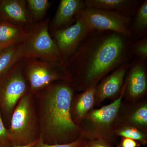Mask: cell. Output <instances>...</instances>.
Here are the masks:
<instances>
[{"label":"cell","instance_id":"4316f807","mask_svg":"<svg viewBox=\"0 0 147 147\" xmlns=\"http://www.w3.org/2000/svg\"><path fill=\"white\" fill-rule=\"evenodd\" d=\"M37 139L34 142L30 143V144H28L22 145V146H15L11 147H34L35 144L36 143Z\"/></svg>","mask_w":147,"mask_h":147},{"label":"cell","instance_id":"d6986e66","mask_svg":"<svg viewBox=\"0 0 147 147\" xmlns=\"http://www.w3.org/2000/svg\"><path fill=\"white\" fill-rule=\"evenodd\" d=\"M96 94V86H94L86 89L80 96L76 106V113L79 117H83L91 108Z\"/></svg>","mask_w":147,"mask_h":147},{"label":"cell","instance_id":"9c48e42d","mask_svg":"<svg viewBox=\"0 0 147 147\" xmlns=\"http://www.w3.org/2000/svg\"><path fill=\"white\" fill-rule=\"evenodd\" d=\"M0 21L16 24L27 31L34 24L25 0H2L0 4Z\"/></svg>","mask_w":147,"mask_h":147},{"label":"cell","instance_id":"f546056e","mask_svg":"<svg viewBox=\"0 0 147 147\" xmlns=\"http://www.w3.org/2000/svg\"><path fill=\"white\" fill-rule=\"evenodd\" d=\"M2 0H0V4H1V2Z\"/></svg>","mask_w":147,"mask_h":147},{"label":"cell","instance_id":"f1b7e54d","mask_svg":"<svg viewBox=\"0 0 147 147\" xmlns=\"http://www.w3.org/2000/svg\"><path fill=\"white\" fill-rule=\"evenodd\" d=\"M84 147H91L90 146V145H86L85 146H84Z\"/></svg>","mask_w":147,"mask_h":147},{"label":"cell","instance_id":"5bb4252c","mask_svg":"<svg viewBox=\"0 0 147 147\" xmlns=\"http://www.w3.org/2000/svg\"><path fill=\"white\" fill-rule=\"evenodd\" d=\"M125 90V84L118 98L109 105L93 111L90 114L91 118L96 122L103 124H107L111 122L115 117L119 110Z\"/></svg>","mask_w":147,"mask_h":147},{"label":"cell","instance_id":"e0dca14e","mask_svg":"<svg viewBox=\"0 0 147 147\" xmlns=\"http://www.w3.org/2000/svg\"><path fill=\"white\" fill-rule=\"evenodd\" d=\"M20 42L0 50V76L22 59Z\"/></svg>","mask_w":147,"mask_h":147},{"label":"cell","instance_id":"603a6c76","mask_svg":"<svg viewBox=\"0 0 147 147\" xmlns=\"http://www.w3.org/2000/svg\"><path fill=\"white\" fill-rule=\"evenodd\" d=\"M131 120L135 123L141 125L147 124V107L146 105L142 106L135 112L131 117Z\"/></svg>","mask_w":147,"mask_h":147},{"label":"cell","instance_id":"7c38bea8","mask_svg":"<svg viewBox=\"0 0 147 147\" xmlns=\"http://www.w3.org/2000/svg\"><path fill=\"white\" fill-rule=\"evenodd\" d=\"M141 1L137 0H86L85 6L116 11L131 17Z\"/></svg>","mask_w":147,"mask_h":147},{"label":"cell","instance_id":"44dd1931","mask_svg":"<svg viewBox=\"0 0 147 147\" xmlns=\"http://www.w3.org/2000/svg\"><path fill=\"white\" fill-rule=\"evenodd\" d=\"M86 145L80 139L67 144H48L44 142L42 137L40 136L34 147H84Z\"/></svg>","mask_w":147,"mask_h":147},{"label":"cell","instance_id":"ba28073f","mask_svg":"<svg viewBox=\"0 0 147 147\" xmlns=\"http://www.w3.org/2000/svg\"><path fill=\"white\" fill-rule=\"evenodd\" d=\"M91 30L82 19L76 18L70 26L52 32V38L60 53L63 64L75 53Z\"/></svg>","mask_w":147,"mask_h":147},{"label":"cell","instance_id":"5b68a950","mask_svg":"<svg viewBox=\"0 0 147 147\" xmlns=\"http://www.w3.org/2000/svg\"><path fill=\"white\" fill-rule=\"evenodd\" d=\"M24 59L0 76V112L9 118L19 100L29 92V85L23 70Z\"/></svg>","mask_w":147,"mask_h":147},{"label":"cell","instance_id":"ffe728a7","mask_svg":"<svg viewBox=\"0 0 147 147\" xmlns=\"http://www.w3.org/2000/svg\"><path fill=\"white\" fill-rule=\"evenodd\" d=\"M133 55L141 60L146 61L147 59V38L146 36L132 41Z\"/></svg>","mask_w":147,"mask_h":147},{"label":"cell","instance_id":"4fadbf2b","mask_svg":"<svg viewBox=\"0 0 147 147\" xmlns=\"http://www.w3.org/2000/svg\"><path fill=\"white\" fill-rule=\"evenodd\" d=\"M131 62L117 68L99 85L98 95L101 99L111 97L122 89L124 79L130 67Z\"/></svg>","mask_w":147,"mask_h":147},{"label":"cell","instance_id":"3957f363","mask_svg":"<svg viewBox=\"0 0 147 147\" xmlns=\"http://www.w3.org/2000/svg\"><path fill=\"white\" fill-rule=\"evenodd\" d=\"M48 19L34 23L20 42L22 59L63 64L57 46L50 34Z\"/></svg>","mask_w":147,"mask_h":147},{"label":"cell","instance_id":"7a4b0ae2","mask_svg":"<svg viewBox=\"0 0 147 147\" xmlns=\"http://www.w3.org/2000/svg\"><path fill=\"white\" fill-rule=\"evenodd\" d=\"M37 92L42 100L41 123L44 134L40 137L47 144L69 143L67 138L77 128L71 114V86L53 83Z\"/></svg>","mask_w":147,"mask_h":147},{"label":"cell","instance_id":"cb8c5ba5","mask_svg":"<svg viewBox=\"0 0 147 147\" xmlns=\"http://www.w3.org/2000/svg\"><path fill=\"white\" fill-rule=\"evenodd\" d=\"M0 147H11L9 137L8 129L6 128L0 112Z\"/></svg>","mask_w":147,"mask_h":147},{"label":"cell","instance_id":"8fae6325","mask_svg":"<svg viewBox=\"0 0 147 147\" xmlns=\"http://www.w3.org/2000/svg\"><path fill=\"white\" fill-rule=\"evenodd\" d=\"M146 61L137 58L131 61L127 87L129 94L132 97L139 96L146 90Z\"/></svg>","mask_w":147,"mask_h":147},{"label":"cell","instance_id":"83f0119b","mask_svg":"<svg viewBox=\"0 0 147 147\" xmlns=\"http://www.w3.org/2000/svg\"><path fill=\"white\" fill-rule=\"evenodd\" d=\"M11 45H9V44H6V43H1L0 42V50H2L4 48H5V47H9V46H11Z\"/></svg>","mask_w":147,"mask_h":147},{"label":"cell","instance_id":"8992f818","mask_svg":"<svg viewBox=\"0 0 147 147\" xmlns=\"http://www.w3.org/2000/svg\"><path fill=\"white\" fill-rule=\"evenodd\" d=\"M84 21L91 30L115 32L131 38L132 18L119 12L85 7L75 18Z\"/></svg>","mask_w":147,"mask_h":147},{"label":"cell","instance_id":"7402d4cb","mask_svg":"<svg viewBox=\"0 0 147 147\" xmlns=\"http://www.w3.org/2000/svg\"><path fill=\"white\" fill-rule=\"evenodd\" d=\"M119 134L124 138H128L134 141L137 140L142 142L144 141V134L137 129L132 127H128L121 130L119 132Z\"/></svg>","mask_w":147,"mask_h":147},{"label":"cell","instance_id":"ac0fdd59","mask_svg":"<svg viewBox=\"0 0 147 147\" xmlns=\"http://www.w3.org/2000/svg\"><path fill=\"white\" fill-rule=\"evenodd\" d=\"M28 9L34 23L43 20L51 5L48 0H27Z\"/></svg>","mask_w":147,"mask_h":147},{"label":"cell","instance_id":"9a60e30c","mask_svg":"<svg viewBox=\"0 0 147 147\" xmlns=\"http://www.w3.org/2000/svg\"><path fill=\"white\" fill-rule=\"evenodd\" d=\"M27 31L21 26L5 21H0V42L13 45L21 42Z\"/></svg>","mask_w":147,"mask_h":147},{"label":"cell","instance_id":"484cf974","mask_svg":"<svg viewBox=\"0 0 147 147\" xmlns=\"http://www.w3.org/2000/svg\"><path fill=\"white\" fill-rule=\"evenodd\" d=\"M90 146L91 147H110L104 142H92Z\"/></svg>","mask_w":147,"mask_h":147},{"label":"cell","instance_id":"2e32d148","mask_svg":"<svg viewBox=\"0 0 147 147\" xmlns=\"http://www.w3.org/2000/svg\"><path fill=\"white\" fill-rule=\"evenodd\" d=\"M131 22V39L133 41L146 36L147 30V1H141Z\"/></svg>","mask_w":147,"mask_h":147},{"label":"cell","instance_id":"52a82bcc","mask_svg":"<svg viewBox=\"0 0 147 147\" xmlns=\"http://www.w3.org/2000/svg\"><path fill=\"white\" fill-rule=\"evenodd\" d=\"M23 70L28 84L29 91L33 94L55 81L69 77L63 65L35 59H24Z\"/></svg>","mask_w":147,"mask_h":147},{"label":"cell","instance_id":"d4e9b609","mask_svg":"<svg viewBox=\"0 0 147 147\" xmlns=\"http://www.w3.org/2000/svg\"><path fill=\"white\" fill-rule=\"evenodd\" d=\"M139 145L136 141L128 138H124L118 147H138Z\"/></svg>","mask_w":147,"mask_h":147},{"label":"cell","instance_id":"6da1fadb","mask_svg":"<svg viewBox=\"0 0 147 147\" xmlns=\"http://www.w3.org/2000/svg\"><path fill=\"white\" fill-rule=\"evenodd\" d=\"M132 41L115 32L92 30L65 62L64 67L69 75L76 73L81 86L86 89L96 86L106 74L133 60Z\"/></svg>","mask_w":147,"mask_h":147},{"label":"cell","instance_id":"30bf717a","mask_svg":"<svg viewBox=\"0 0 147 147\" xmlns=\"http://www.w3.org/2000/svg\"><path fill=\"white\" fill-rule=\"evenodd\" d=\"M85 7V1L61 0L49 30L53 32L70 26L75 22L76 14Z\"/></svg>","mask_w":147,"mask_h":147},{"label":"cell","instance_id":"277c9868","mask_svg":"<svg viewBox=\"0 0 147 147\" xmlns=\"http://www.w3.org/2000/svg\"><path fill=\"white\" fill-rule=\"evenodd\" d=\"M32 94L29 91L27 92L19 100L11 115L8 129L11 147L28 144L39 137L37 136Z\"/></svg>","mask_w":147,"mask_h":147}]
</instances>
